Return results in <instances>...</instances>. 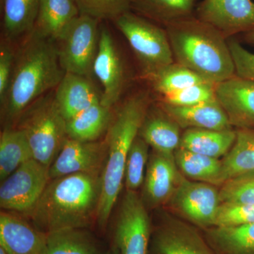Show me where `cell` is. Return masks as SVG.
<instances>
[{
    "instance_id": "34",
    "label": "cell",
    "mask_w": 254,
    "mask_h": 254,
    "mask_svg": "<svg viewBox=\"0 0 254 254\" xmlns=\"http://www.w3.org/2000/svg\"><path fill=\"white\" fill-rule=\"evenodd\" d=\"M219 193L221 203L254 205V171L227 180Z\"/></svg>"
},
{
    "instance_id": "29",
    "label": "cell",
    "mask_w": 254,
    "mask_h": 254,
    "mask_svg": "<svg viewBox=\"0 0 254 254\" xmlns=\"http://www.w3.org/2000/svg\"><path fill=\"white\" fill-rule=\"evenodd\" d=\"M40 0H3V24L9 38L31 33L36 24Z\"/></svg>"
},
{
    "instance_id": "5",
    "label": "cell",
    "mask_w": 254,
    "mask_h": 254,
    "mask_svg": "<svg viewBox=\"0 0 254 254\" xmlns=\"http://www.w3.org/2000/svg\"><path fill=\"white\" fill-rule=\"evenodd\" d=\"M31 145L33 158L50 168L67 139L66 120L60 113L54 93L41 97L17 120Z\"/></svg>"
},
{
    "instance_id": "37",
    "label": "cell",
    "mask_w": 254,
    "mask_h": 254,
    "mask_svg": "<svg viewBox=\"0 0 254 254\" xmlns=\"http://www.w3.org/2000/svg\"><path fill=\"white\" fill-rule=\"evenodd\" d=\"M228 46L235 65V74L254 81V53L246 49L235 40L228 41Z\"/></svg>"
},
{
    "instance_id": "23",
    "label": "cell",
    "mask_w": 254,
    "mask_h": 254,
    "mask_svg": "<svg viewBox=\"0 0 254 254\" xmlns=\"http://www.w3.org/2000/svg\"><path fill=\"white\" fill-rule=\"evenodd\" d=\"M215 254H254V223L202 230Z\"/></svg>"
},
{
    "instance_id": "9",
    "label": "cell",
    "mask_w": 254,
    "mask_h": 254,
    "mask_svg": "<svg viewBox=\"0 0 254 254\" xmlns=\"http://www.w3.org/2000/svg\"><path fill=\"white\" fill-rule=\"evenodd\" d=\"M167 204L177 217L204 230L215 225L221 202L217 186L182 175Z\"/></svg>"
},
{
    "instance_id": "13",
    "label": "cell",
    "mask_w": 254,
    "mask_h": 254,
    "mask_svg": "<svg viewBox=\"0 0 254 254\" xmlns=\"http://www.w3.org/2000/svg\"><path fill=\"white\" fill-rule=\"evenodd\" d=\"M108 150L106 140L84 142L67 138L50 166V180L76 173L102 175Z\"/></svg>"
},
{
    "instance_id": "17",
    "label": "cell",
    "mask_w": 254,
    "mask_h": 254,
    "mask_svg": "<svg viewBox=\"0 0 254 254\" xmlns=\"http://www.w3.org/2000/svg\"><path fill=\"white\" fill-rule=\"evenodd\" d=\"M16 214H0V247L8 254H45L47 234Z\"/></svg>"
},
{
    "instance_id": "11",
    "label": "cell",
    "mask_w": 254,
    "mask_h": 254,
    "mask_svg": "<svg viewBox=\"0 0 254 254\" xmlns=\"http://www.w3.org/2000/svg\"><path fill=\"white\" fill-rule=\"evenodd\" d=\"M152 227L141 197L136 191L127 190L114 232L115 247L120 254H149Z\"/></svg>"
},
{
    "instance_id": "19",
    "label": "cell",
    "mask_w": 254,
    "mask_h": 254,
    "mask_svg": "<svg viewBox=\"0 0 254 254\" xmlns=\"http://www.w3.org/2000/svg\"><path fill=\"white\" fill-rule=\"evenodd\" d=\"M55 90V102L66 122L101 100L86 76L74 73H65Z\"/></svg>"
},
{
    "instance_id": "1",
    "label": "cell",
    "mask_w": 254,
    "mask_h": 254,
    "mask_svg": "<svg viewBox=\"0 0 254 254\" xmlns=\"http://www.w3.org/2000/svg\"><path fill=\"white\" fill-rule=\"evenodd\" d=\"M101 175L76 173L50 180L27 215L44 233L88 229L96 223Z\"/></svg>"
},
{
    "instance_id": "6",
    "label": "cell",
    "mask_w": 254,
    "mask_h": 254,
    "mask_svg": "<svg viewBox=\"0 0 254 254\" xmlns=\"http://www.w3.org/2000/svg\"><path fill=\"white\" fill-rule=\"evenodd\" d=\"M148 76L175 63L165 28L131 11L115 21Z\"/></svg>"
},
{
    "instance_id": "32",
    "label": "cell",
    "mask_w": 254,
    "mask_h": 254,
    "mask_svg": "<svg viewBox=\"0 0 254 254\" xmlns=\"http://www.w3.org/2000/svg\"><path fill=\"white\" fill-rule=\"evenodd\" d=\"M150 145L138 136L128 152L125 166V182L127 190L136 191L143 185L149 160Z\"/></svg>"
},
{
    "instance_id": "21",
    "label": "cell",
    "mask_w": 254,
    "mask_h": 254,
    "mask_svg": "<svg viewBox=\"0 0 254 254\" xmlns=\"http://www.w3.org/2000/svg\"><path fill=\"white\" fill-rule=\"evenodd\" d=\"M79 15L73 0H40L38 17L32 32L58 41L68 25Z\"/></svg>"
},
{
    "instance_id": "27",
    "label": "cell",
    "mask_w": 254,
    "mask_h": 254,
    "mask_svg": "<svg viewBox=\"0 0 254 254\" xmlns=\"http://www.w3.org/2000/svg\"><path fill=\"white\" fill-rule=\"evenodd\" d=\"M174 157L177 168L186 178L220 186L222 160L180 148L175 152Z\"/></svg>"
},
{
    "instance_id": "4",
    "label": "cell",
    "mask_w": 254,
    "mask_h": 254,
    "mask_svg": "<svg viewBox=\"0 0 254 254\" xmlns=\"http://www.w3.org/2000/svg\"><path fill=\"white\" fill-rule=\"evenodd\" d=\"M150 97L140 93L130 97L113 118L107 134L108 150L101 175V192L96 224L101 230L108 225L125 181V166L132 143L149 110Z\"/></svg>"
},
{
    "instance_id": "25",
    "label": "cell",
    "mask_w": 254,
    "mask_h": 254,
    "mask_svg": "<svg viewBox=\"0 0 254 254\" xmlns=\"http://www.w3.org/2000/svg\"><path fill=\"white\" fill-rule=\"evenodd\" d=\"M236 131L235 143L222 160L220 186L230 179L254 171V130Z\"/></svg>"
},
{
    "instance_id": "8",
    "label": "cell",
    "mask_w": 254,
    "mask_h": 254,
    "mask_svg": "<svg viewBox=\"0 0 254 254\" xmlns=\"http://www.w3.org/2000/svg\"><path fill=\"white\" fill-rule=\"evenodd\" d=\"M50 180L48 167L33 158L28 160L1 182L0 207L5 211L27 216Z\"/></svg>"
},
{
    "instance_id": "30",
    "label": "cell",
    "mask_w": 254,
    "mask_h": 254,
    "mask_svg": "<svg viewBox=\"0 0 254 254\" xmlns=\"http://www.w3.org/2000/svg\"><path fill=\"white\" fill-rule=\"evenodd\" d=\"M94 237L87 229H68L47 234L45 254H97Z\"/></svg>"
},
{
    "instance_id": "18",
    "label": "cell",
    "mask_w": 254,
    "mask_h": 254,
    "mask_svg": "<svg viewBox=\"0 0 254 254\" xmlns=\"http://www.w3.org/2000/svg\"><path fill=\"white\" fill-rule=\"evenodd\" d=\"M160 107L183 129L203 128L220 131L234 128L216 98L190 106H176L161 102Z\"/></svg>"
},
{
    "instance_id": "26",
    "label": "cell",
    "mask_w": 254,
    "mask_h": 254,
    "mask_svg": "<svg viewBox=\"0 0 254 254\" xmlns=\"http://www.w3.org/2000/svg\"><path fill=\"white\" fill-rule=\"evenodd\" d=\"M33 158L31 145L23 131L17 127H7L1 132L0 136L1 182L4 181L23 164Z\"/></svg>"
},
{
    "instance_id": "7",
    "label": "cell",
    "mask_w": 254,
    "mask_h": 254,
    "mask_svg": "<svg viewBox=\"0 0 254 254\" xmlns=\"http://www.w3.org/2000/svg\"><path fill=\"white\" fill-rule=\"evenodd\" d=\"M99 21L80 14L68 25L58 47L60 66L65 73L88 76L93 73L98 53Z\"/></svg>"
},
{
    "instance_id": "22",
    "label": "cell",
    "mask_w": 254,
    "mask_h": 254,
    "mask_svg": "<svg viewBox=\"0 0 254 254\" xmlns=\"http://www.w3.org/2000/svg\"><path fill=\"white\" fill-rule=\"evenodd\" d=\"M235 128L229 130H210L188 128L182 135L180 148L193 153L220 158L225 156L236 139Z\"/></svg>"
},
{
    "instance_id": "3",
    "label": "cell",
    "mask_w": 254,
    "mask_h": 254,
    "mask_svg": "<svg viewBox=\"0 0 254 254\" xmlns=\"http://www.w3.org/2000/svg\"><path fill=\"white\" fill-rule=\"evenodd\" d=\"M65 72L54 41L31 32L15 60L3 112L8 121H17L33 103L58 87Z\"/></svg>"
},
{
    "instance_id": "40",
    "label": "cell",
    "mask_w": 254,
    "mask_h": 254,
    "mask_svg": "<svg viewBox=\"0 0 254 254\" xmlns=\"http://www.w3.org/2000/svg\"><path fill=\"white\" fill-rule=\"evenodd\" d=\"M104 254H120V252H119L118 248L114 246L111 250L108 251V252H107L106 253H105Z\"/></svg>"
},
{
    "instance_id": "28",
    "label": "cell",
    "mask_w": 254,
    "mask_h": 254,
    "mask_svg": "<svg viewBox=\"0 0 254 254\" xmlns=\"http://www.w3.org/2000/svg\"><path fill=\"white\" fill-rule=\"evenodd\" d=\"M196 0H133L131 9L163 26L194 15Z\"/></svg>"
},
{
    "instance_id": "39",
    "label": "cell",
    "mask_w": 254,
    "mask_h": 254,
    "mask_svg": "<svg viewBox=\"0 0 254 254\" xmlns=\"http://www.w3.org/2000/svg\"><path fill=\"white\" fill-rule=\"evenodd\" d=\"M242 38L245 43L254 46V28L252 31L242 35Z\"/></svg>"
},
{
    "instance_id": "15",
    "label": "cell",
    "mask_w": 254,
    "mask_h": 254,
    "mask_svg": "<svg viewBox=\"0 0 254 254\" xmlns=\"http://www.w3.org/2000/svg\"><path fill=\"white\" fill-rule=\"evenodd\" d=\"M93 72L103 86L100 102L108 108H113L123 93L125 71L113 37L105 28L100 31L98 53L93 64Z\"/></svg>"
},
{
    "instance_id": "36",
    "label": "cell",
    "mask_w": 254,
    "mask_h": 254,
    "mask_svg": "<svg viewBox=\"0 0 254 254\" xmlns=\"http://www.w3.org/2000/svg\"><path fill=\"white\" fill-rule=\"evenodd\" d=\"M254 223V205L221 203L214 226H237Z\"/></svg>"
},
{
    "instance_id": "35",
    "label": "cell",
    "mask_w": 254,
    "mask_h": 254,
    "mask_svg": "<svg viewBox=\"0 0 254 254\" xmlns=\"http://www.w3.org/2000/svg\"><path fill=\"white\" fill-rule=\"evenodd\" d=\"M216 84L203 83L163 95L162 103L176 106H190L216 98Z\"/></svg>"
},
{
    "instance_id": "10",
    "label": "cell",
    "mask_w": 254,
    "mask_h": 254,
    "mask_svg": "<svg viewBox=\"0 0 254 254\" xmlns=\"http://www.w3.org/2000/svg\"><path fill=\"white\" fill-rule=\"evenodd\" d=\"M160 215L152 227L149 254H215L199 228L166 212Z\"/></svg>"
},
{
    "instance_id": "31",
    "label": "cell",
    "mask_w": 254,
    "mask_h": 254,
    "mask_svg": "<svg viewBox=\"0 0 254 254\" xmlns=\"http://www.w3.org/2000/svg\"><path fill=\"white\" fill-rule=\"evenodd\" d=\"M153 88L162 95L199 83H208L176 62L149 75Z\"/></svg>"
},
{
    "instance_id": "20",
    "label": "cell",
    "mask_w": 254,
    "mask_h": 254,
    "mask_svg": "<svg viewBox=\"0 0 254 254\" xmlns=\"http://www.w3.org/2000/svg\"><path fill=\"white\" fill-rule=\"evenodd\" d=\"M181 129L178 124L160 108L151 114L148 112L138 136L155 151L174 155L180 148Z\"/></svg>"
},
{
    "instance_id": "41",
    "label": "cell",
    "mask_w": 254,
    "mask_h": 254,
    "mask_svg": "<svg viewBox=\"0 0 254 254\" xmlns=\"http://www.w3.org/2000/svg\"><path fill=\"white\" fill-rule=\"evenodd\" d=\"M0 254H8L1 247H0Z\"/></svg>"
},
{
    "instance_id": "33",
    "label": "cell",
    "mask_w": 254,
    "mask_h": 254,
    "mask_svg": "<svg viewBox=\"0 0 254 254\" xmlns=\"http://www.w3.org/2000/svg\"><path fill=\"white\" fill-rule=\"evenodd\" d=\"M79 14L95 19L115 21L131 11L133 0H73Z\"/></svg>"
},
{
    "instance_id": "16",
    "label": "cell",
    "mask_w": 254,
    "mask_h": 254,
    "mask_svg": "<svg viewBox=\"0 0 254 254\" xmlns=\"http://www.w3.org/2000/svg\"><path fill=\"white\" fill-rule=\"evenodd\" d=\"M215 95L235 129L254 130V81L237 76L216 84Z\"/></svg>"
},
{
    "instance_id": "2",
    "label": "cell",
    "mask_w": 254,
    "mask_h": 254,
    "mask_svg": "<svg viewBox=\"0 0 254 254\" xmlns=\"http://www.w3.org/2000/svg\"><path fill=\"white\" fill-rule=\"evenodd\" d=\"M177 63L213 84L235 75L228 42L194 15L165 25Z\"/></svg>"
},
{
    "instance_id": "38",
    "label": "cell",
    "mask_w": 254,
    "mask_h": 254,
    "mask_svg": "<svg viewBox=\"0 0 254 254\" xmlns=\"http://www.w3.org/2000/svg\"><path fill=\"white\" fill-rule=\"evenodd\" d=\"M14 55L9 46L1 45L0 51V100L4 102L14 67Z\"/></svg>"
},
{
    "instance_id": "24",
    "label": "cell",
    "mask_w": 254,
    "mask_h": 254,
    "mask_svg": "<svg viewBox=\"0 0 254 254\" xmlns=\"http://www.w3.org/2000/svg\"><path fill=\"white\" fill-rule=\"evenodd\" d=\"M113 118L111 108L99 102L66 122L68 138L84 142L98 141L109 129Z\"/></svg>"
},
{
    "instance_id": "14",
    "label": "cell",
    "mask_w": 254,
    "mask_h": 254,
    "mask_svg": "<svg viewBox=\"0 0 254 254\" xmlns=\"http://www.w3.org/2000/svg\"><path fill=\"white\" fill-rule=\"evenodd\" d=\"M182 175L174 155L153 150L145 171L141 198L147 208H156L168 203Z\"/></svg>"
},
{
    "instance_id": "12",
    "label": "cell",
    "mask_w": 254,
    "mask_h": 254,
    "mask_svg": "<svg viewBox=\"0 0 254 254\" xmlns=\"http://www.w3.org/2000/svg\"><path fill=\"white\" fill-rule=\"evenodd\" d=\"M194 16L211 26L226 39L245 34L254 28L252 0H202Z\"/></svg>"
}]
</instances>
